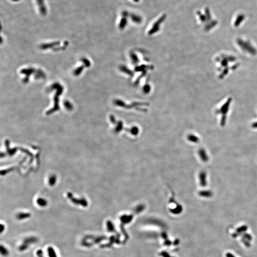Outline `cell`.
I'll list each match as a JSON object with an SVG mask.
<instances>
[{"instance_id":"cell-9","label":"cell","mask_w":257,"mask_h":257,"mask_svg":"<svg viewBox=\"0 0 257 257\" xmlns=\"http://www.w3.org/2000/svg\"><path fill=\"white\" fill-rule=\"evenodd\" d=\"M56 181V177L53 175L50 176L49 179V184L50 186H53L55 184Z\"/></svg>"},{"instance_id":"cell-11","label":"cell","mask_w":257,"mask_h":257,"mask_svg":"<svg viewBox=\"0 0 257 257\" xmlns=\"http://www.w3.org/2000/svg\"><path fill=\"white\" fill-rule=\"evenodd\" d=\"M30 216V214L28 213H21L20 214H19L18 216V218L19 219H23L24 218H27Z\"/></svg>"},{"instance_id":"cell-7","label":"cell","mask_w":257,"mask_h":257,"mask_svg":"<svg viewBox=\"0 0 257 257\" xmlns=\"http://www.w3.org/2000/svg\"><path fill=\"white\" fill-rule=\"evenodd\" d=\"M245 18V17L242 14H240L238 16V17L237 18L236 21H235V26H238L239 25V24H240L242 22V21Z\"/></svg>"},{"instance_id":"cell-4","label":"cell","mask_w":257,"mask_h":257,"mask_svg":"<svg viewBox=\"0 0 257 257\" xmlns=\"http://www.w3.org/2000/svg\"><path fill=\"white\" fill-rule=\"evenodd\" d=\"M198 154L201 160L204 163L207 162L209 160V157L206 151L204 149H200L198 151Z\"/></svg>"},{"instance_id":"cell-10","label":"cell","mask_w":257,"mask_h":257,"mask_svg":"<svg viewBox=\"0 0 257 257\" xmlns=\"http://www.w3.org/2000/svg\"><path fill=\"white\" fill-rule=\"evenodd\" d=\"M188 139L190 141H191L193 142L197 143L199 141V138L197 137H196V136L193 135H190L188 137Z\"/></svg>"},{"instance_id":"cell-1","label":"cell","mask_w":257,"mask_h":257,"mask_svg":"<svg viewBox=\"0 0 257 257\" xmlns=\"http://www.w3.org/2000/svg\"><path fill=\"white\" fill-rule=\"evenodd\" d=\"M67 196L68 198L71 199V201L73 203H75V204H79L83 206L86 207L87 206L88 204L87 202L84 198H81V199H77V198H74L73 197L72 194L71 192H68L67 193Z\"/></svg>"},{"instance_id":"cell-13","label":"cell","mask_w":257,"mask_h":257,"mask_svg":"<svg viewBox=\"0 0 257 257\" xmlns=\"http://www.w3.org/2000/svg\"><path fill=\"white\" fill-rule=\"evenodd\" d=\"M205 12H206V16H207V18H208V19H211V14H210V11H209V10L208 9H206V10H205Z\"/></svg>"},{"instance_id":"cell-6","label":"cell","mask_w":257,"mask_h":257,"mask_svg":"<svg viewBox=\"0 0 257 257\" xmlns=\"http://www.w3.org/2000/svg\"><path fill=\"white\" fill-rule=\"evenodd\" d=\"M5 145H6V149L7 150V152H8L9 155L10 156H12L16 152V150H17V148H14L13 149H10L9 148V141L8 140H6L5 141Z\"/></svg>"},{"instance_id":"cell-12","label":"cell","mask_w":257,"mask_h":257,"mask_svg":"<svg viewBox=\"0 0 257 257\" xmlns=\"http://www.w3.org/2000/svg\"><path fill=\"white\" fill-rule=\"evenodd\" d=\"M225 257H237V256H236L233 253L230 252H227L225 254Z\"/></svg>"},{"instance_id":"cell-8","label":"cell","mask_w":257,"mask_h":257,"mask_svg":"<svg viewBox=\"0 0 257 257\" xmlns=\"http://www.w3.org/2000/svg\"><path fill=\"white\" fill-rule=\"evenodd\" d=\"M37 203H38V204L39 205H40V206H42V207H44L45 206H46L47 204V201L44 199L42 198H39L38 199H37Z\"/></svg>"},{"instance_id":"cell-3","label":"cell","mask_w":257,"mask_h":257,"mask_svg":"<svg viewBox=\"0 0 257 257\" xmlns=\"http://www.w3.org/2000/svg\"><path fill=\"white\" fill-rule=\"evenodd\" d=\"M37 5L39 6V10L40 11L41 14L43 15H44L47 13L46 8L45 7V5L44 3V0H36Z\"/></svg>"},{"instance_id":"cell-2","label":"cell","mask_w":257,"mask_h":257,"mask_svg":"<svg viewBox=\"0 0 257 257\" xmlns=\"http://www.w3.org/2000/svg\"><path fill=\"white\" fill-rule=\"evenodd\" d=\"M199 180L200 185L202 187H206L207 185V174L205 171H201L199 174Z\"/></svg>"},{"instance_id":"cell-14","label":"cell","mask_w":257,"mask_h":257,"mask_svg":"<svg viewBox=\"0 0 257 257\" xmlns=\"http://www.w3.org/2000/svg\"><path fill=\"white\" fill-rule=\"evenodd\" d=\"M252 126L253 128H257V122L254 123L252 125Z\"/></svg>"},{"instance_id":"cell-5","label":"cell","mask_w":257,"mask_h":257,"mask_svg":"<svg viewBox=\"0 0 257 257\" xmlns=\"http://www.w3.org/2000/svg\"><path fill=\"white\" fill-rule=\"evenodd\" d=\"M213 192L211 190H202L199 192V195L204 198H211L213 196Z\"/></svg>"}]
</instances>
